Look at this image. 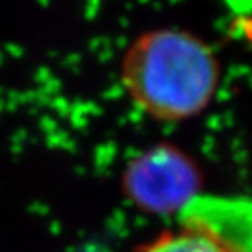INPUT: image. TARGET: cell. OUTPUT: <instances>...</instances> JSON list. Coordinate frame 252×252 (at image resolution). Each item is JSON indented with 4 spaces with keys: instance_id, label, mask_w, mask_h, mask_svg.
<instances>
[{
    "instance_id": "cell-1",
    "label": "cell",
    "mask_w": 252,
    "mask_h": 252,
    "mask_svg": "<svg viewBox=\"0 0 252 252\" xmlns=\"http://www.w3.org/2000/svg\"><path fill=\"white\" fill-rule=\"evenodd\" d=\"M120 82L146 117L184 123L211 107L221 84V63L213 46L190 30L156 27L126 46Z\"/></svg>"
},
{
    "instance_id": "cell-2",
    "label": "cell",
    "mask_w": 252,
    "mask_h": 252,
    "mask_svg": "<svg viewBox=\"0 0 252 252\" xmlns=\"http://www.w3.org/2000/svg\"><path fill=\"white\" fill-rule=\"evenodd\" d=\"M122 190L125 198L143 213L179 218L203 196V170L180 146L160 141L126 162Z\"/></svg>"
},
{
    "instance_id": "cell-3",
    "label": "cell",
    "mask_w": 252,
    "mask_h": 252,
    "mask_svg": "<svg viewBox=\"0 0 252 252\" xmlns=\"http://www.w3.org/2000/svg\"><path fill=\"white\" fill-rule=\"evenodd\" d=\"M252 208L241 201L200 196L177 224L141 243L133 252H252L241 229Z\"/></svg>"
}]
</instances>
